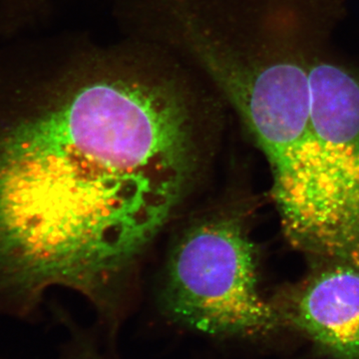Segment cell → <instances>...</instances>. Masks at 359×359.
Segmentation results:
<instances>
[{
    "label": "cell",
    "instance_id": "1",
    "mask_svg": "<svg viewBox=\"0 0 359 359\" xmlns=\"http://www.w3.org/2000/svg\"><path fill=\"white\" fill-rule=\"evenodd\" d=\"M132 56H45L28 101L30 176L54 268L95 299L173 216L199 152L192 90Z\"/></svg>",
    "mask_w": 359,
    "mask_h": 359
},
{
    "label": "cell",
    "instance_id": "2",
    "mask_svg": "<svg viewBox=\"0 0 359 359\" xmlns=\"http://www.w3.org/2000/svg\"><path fill=\"white\" fill-rule=\"evenodd\" d=\"M204 68L268 160L287 237L306 252L340 261L339 229L311 128L308 66L238 41L210 52Z\"/></svg>",
    "mask_w": 359,
    "mask_h": 359
},
{
    "label": "cell",
    "instance_id": "3",
    "mask_svg": "<svg viewBox=\"0 0 359 359\" xmlns=\"http://www.w3.org/2000/svg\"><path fill=\"white\" fill-rule=\"evenodd\" d=\"M165 304L187 327L216 337H255L282 327L257 287L254 245L231 217L190 229L168 269Z\"/></svg>",
    "mask_w": 359,
    "mask_h": 359
},
{
    "label": "cell",
    "instance_id": "4",
    "mask_svg": "<svg viewBox=\"0 0 359 359\" xmlns=\"http://www.w3.org/2000/svg\"><path fill=\"white\" fill-rule=\"evenodd\" d=\"M308 71L314 144L342 259L359 263V80L321 61Z\"/></svg>",
    "mask_w": 359,
    "mask_h": 359
},
{
    "label": "cell",
    "instance_id": "5",
    "mask_svg": "<svg viewBox=\"0 0 359 359\" xmlns=\"http://www.w3.org/2000/svg\"><path fill=\"white\" fill-rule=\"evenodd\" d=\"M271 304L282 327L335 359H359V263L332 261Z\"/></svg>",
    "mask_w": 359,
    "mask_h": 359
},
{
    "label": "cell",
    "instance_id": "6",
    "mask_svg": "<svg viewBox=\"0 0 359 359\" xmlns=\"http://www.w3.org/2000/svg\"><path fill=\"white\" fill-rule=\"evenodd\" d=\"M0 1H1V0H0Z\"/></svg>",
    "mask_w": 359,
    "mask_h": 359
}]
</instances>
